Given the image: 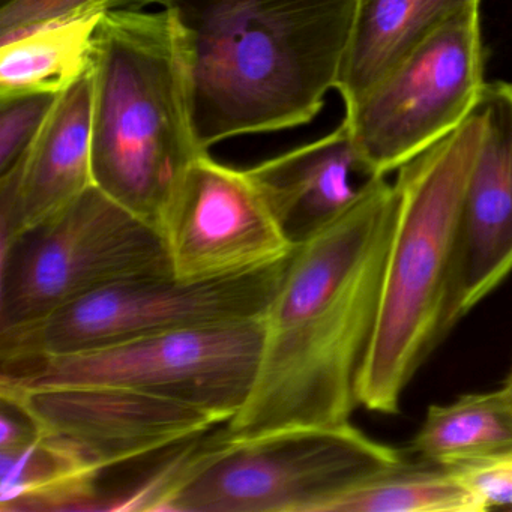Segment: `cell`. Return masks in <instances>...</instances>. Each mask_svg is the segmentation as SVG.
<instances>
[{
  "label": "cell",
  "mask_w": 512,
  "mask_h": 512,
  "mask_svg": "<svg viewBox=\"0 0 512 512\" xmlns=\"http://www.w3.org/2000/svg\"><path fill=\"white\" fill-rule=\"evenodd\" d=\"M56 100V94L0 98V176L10 172L28 151Z\"/></svg>",
  "instance_id": "44dd1931"
},
{
  "label": "cell",
  "mask_w": 512,
  "mask_h": 512,
  "mask_svg": "<svg viewBox=\"0 0 512 512\" xmlns=\"http://www.w3.org/2000/svg\"><path fill=\"white\" fill-rule=\"evenodd\" d=\"M484 130L475 106L455 130L397 170L376 328L358 379L359 406L371 412H400L404 391L446 335L461 205Z\"/></svg>",
  "instance_id": "5b68a950"
},
{
  "label": "cell",
  "mask_w": 512,
  "mask_h": 512,
  "mask_svg": "<svg viewBox=\"0 0 512 512\" xmlns=\"http://www.w3.org/2000/svg\"><path fill=\"white\" fill-rule=\"evenodd\" d=\"M452 466L478 500L482 512L512 508V452Z\"/></svg>",
  "instance_id": "7402d4cb"
},
{
  "label": "cell",
  "mask_w": 512,
  "mask_h": 512,
  "mask_svg": "<svg viewBox=\"0 0 512 512\" xmlns=\"http://www.w3.org/2000/svg\"><path fill=\"white\" fill-rule=\"evenodd\" d=\"M410 448L425 460L460 464L512 452V401L505 389L433 404Z\"/></svg>",
  "instance_id": "ac0fdd59"
},
{
  "label": "cell",
  "mask_w": 512,
  "mask_h": 512,
  "mask_svg": "<svg viewBox=\"0 0 512 512\" xmlns=\"http://www.w3.org/2000/svg\"><path fill=\"white\" fill-rule=\"evenodd\" d=\"M358 0H167L202 151L313 121L335 89Z\"/></svg>",
  "instance_id": "7a4b0ae2"
},
{
  "label": "cell",
  "mask_w": 512,
  "mask_h": 512,
  "mask_svg": "<svg viewBox=\"0 0 512 512\" xmlns=\"http://www.w3.org/2000/svg\"><path fill=\"white\" fill-rule=\"evenodd\" d=\"M0 511H101L104 470L76 446L40 431L0 449Z\"/></svg>",
  "instance_id": "2e32d148"
},
{
  "label": "cell",
  "mask_w": 512,
  "mask_h": 512,
  "mask_svg": "<svg viewBox=\"0 0 512 512\" xmlns=\"http://www.w3.org/2000/svg\"><path fill=\"white\" fill-rule=\"evenodd\" d=\"M91 133L89 71L58 95L28 151L0 176L2 244L49 223L94 187Z\"/></svg>",
  "instance_id": "4fadbf2b"
},
{
  "label": "cell",
  "mask_w": 512,
  "mask_h": 512,
  "mask_svg": "<svg viewBox=\"0 0 512 512\" xmlns=\"http://www.w3.org/2000/svg\"><path fill=\"white\" fill-rule=\"evenodd\" d=\"M173 277L208 281L248 274L295 250L247 170L208 154L193 161L157 226Z\"/></svg>",
  "instance_id": "30bf717a"
},
{
  "label": "cell",
  "mask_w": 512,
  "mask_h": 512,
  "mask_svg": "<svg viewBox=\"0 0 512 512\" xmlns=\"http://www.w3.org/2000/svg\"><path fill=\"white\" fill-rule=\"evenodd\" d=\"M479 7L452 17L346 109L356 154L370 176H386L451 133L484 88Z\"/></svg>",
  "instance_id": "9c48e42d"
},
{
  "label": "cell",
  "mask_w": 512,
  "mask_h": 512,
  "mask_svg": "<svg viewBox=\"0 0 512 512\" xmlns=\"http://www.w3.org/2000/svg\"><path fill=\"white\" fill-rule=\"evenodd\" d=\"M290 256L275 265L218 280L182 281L166 275L112 284L40 322L0 334V364L262 319L283 281Z\"/></svg>",
  "instance_id": "ba28073f"
},
{
  "label": "cell",
  "mask_w": 512,
  "mask_h": 512,
  "mask_svg": "<svg viewBox=\"0 0 512 512\" xmlns=\"http://www.w3.org/2000/svg\"><path fill=\"white\" fill-rule=\"evenodd\" d=\"M247 172L293 247L340 217L374 178L362 167L344 121L328 136Z\"/></svg>",
  "instance_id": "5bb4252c"
},
{
  "label": "cell",
  "mask_w": 512,
  "mask_h": 512,
  "mask_svg": "<svg viewBox=\"0 0 512 512\" xmlns=\"http://www.w3.org/2000/svg\"><path fill=\"white\" fill-rule=\"evenodd\" d=\"M166 4L167 0H0V40L47 23Z\"/></svg>",
  "instance_id": "ffe728a7"
},
{
  "label": "cell",
  "mask_w": 512,
  "mask_h": 512,
  "mask_svg": "<svg viewBox=\"0 0 512 512\" xmlns=\"http://www.w3.org/2000/svg\"><path fill=\"white\" fill-rule=\"evenodd\" d=\"M479 0H358L335 89L346 109Z\"/></svg>",
  "instance_id": "9a60e30c"
},
{
  "label": "cell",
  "mask_w": 512,
  "mask_h": 512,
  "mask_svg": "<svg viewBox=\"0 0 512 512\" xmlns=\"http://www.w3.org/2000/svg\"><path fill=\"white\" fill-rule=\"evenodd\" d=\"M262 346V319L203 326L0 364V382L133 389L200 407L227 422L250 397Z\"/></svg>",
  "instance_id": "52a82bcc"
},
{
  "label": "cell",
  "mask_w": 512,
  "mask_h": 512,
  "mask_svg": "<svg viewBox=\"0 0 512 512\" xmlns=\"http://www.w3.org/2000/svg\"><path fill=\"white\" fill-rule=\"evenodd\" d=\"M91 73L95 187L157 227L188 167L208 154L194 133L172 14L164 8L103 14Z\"/></svg>",
  "instance_id": "3957f363"
},
{
  "label": "cell",
  "mask_w": 512,
  "mask_h": 512,
  "mask_svg": "<svg viewBox=\"0 0 512 512\" xmlns=\"http://www.w3.org/2000/svg\"><path fill=\"white\" fill-rule=\"evenodd\" d=\"M103 16L47 23L2 41L0 98L62 94L91 71Z\"/></svg>",
  "instance_id": "e0dca14e"
},
{
  "label": "cell",
  "mask_w": 512,
  "mask_h": 512,
  "mask_svg": "<svg viewBox=\"0 0 512 512\" xmlns=\"http://www.w3.org/2000/svg\"><path fill=\"white\" fill-rule=\"evenodd\" d=\"M395 211L394 184L374 176L340 217L296 245L262 317L250 397L226 422L232 436L350 422L376 328Z\"/></svg>",
  "instance_id": "6da1fadb"
},
{
  "label": "cell",
  "mask_w": 512,
  "mask_h": 512,
  "mask_svg": "<svg viewBox=\"0 0 512 512\" xmlns=\"http://www.w3.org/2000/svg\"><path fill=\"white\" fill-rule=\"evenodd\" d=\"M476 107L485 130L461 205L445 334L512 272L511 83H485Z\"/></svg>",
  "instance_id": "7c38bea8"
},
{
  "label": "cell",
  "mask_w": 512,
  "mask_h": 512,
  "mask_svg": "<svg viewBox=\"0 0 512 512\" xmlns=\"http://www.w3.org/2000/svg\"><path fill=\"white\" fill-rule=\"evenodd\" d=\"M326 512H482L455 466L419 457L377 472Z\"/></svg>",
  "instance_id": "d6986e66"
},
{
  "label": "cell",
  "mask_w": 512,
  "mask_h": 512,
  "mask_svg": "<svg viewBox=\"0 0 512 512\" xmlns=\"http://www.w3.org/2000/svg\"><path fill=\"white\" fill-rule=\"evenodd\" d=\"M406 460L355 425L235 437L226 422L161 454L106 511L326 512L350 488Z\"/></svg>",
  "instance_id": "277c9868"
},
{
  "label": "cell",
  "mask_w": 512,
  "mask_h": 512,
  "mask_svg": "<svg viewBox=\"0 0 512 512\" xmlns=\"http://www.w3.org/2000/svg\"><path fill=\"white\" fill-rule=\"evenodd\" d=\"M0 397L16 401L43 433L76 446L104 472L224 424L200 407L115 386L0 382Z\"/></svg>",
  "instance_id": "8fae6325"
},
{
  "label": "cell",
  "mask_w": 512,
  "mask_h": 512,
  "mask_svg": "<svg viewBox=\"0 0 512 512\" xmlns=\"http://www.w3.org/2000/svg\"><path fill=\"white\" fill-rule=\"evenodd\" d=\"M0 247V334L112 284L173 275L157 227L95 185L49 223Z\"/></svg>",
  "instance_id": "8992f818"
},
{
  "label": "cell",
  "mask_w": 512,
  "mask_h": 512,
  "mask_svg": "<svg viewBox=\"0 0 512 512\" xmlns=\"http://www.w3.org/2000/svg\"><path fill=\"white\" fill-rule=\"evenodd\" d=\"M502 388L505 389L506 394L509 395V398H511L512 401V368L511 371H509L508 377H506L505 383H503Z\"/></svg>",
  "instance_id": "603a6c76"
}]
</instances>
